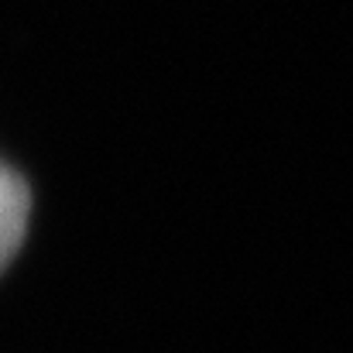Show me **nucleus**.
Returning <instances> with one entry per match:
<instances>
[{
    "label": "nucleus",
    "instance_id": "nucleus-1",
    "mask_svg": "<svg viewBox=\"0 0 353 353\" xmlns=\"http://www.w3.org/2000/svg\"><path fill=\"white\" fill-rule=\"evenodd\" d=\"M28 220H31V189L17 172L0 165V271L21 250L28 236Z\"/></svg>",
    "mask_w": 353,
    "mask_h": 353
}]
</instances>
